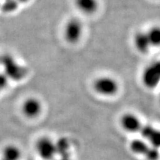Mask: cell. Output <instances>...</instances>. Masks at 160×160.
Listing matches in <instances>:
<instances>
[{"mask_svg":"<svg viewBox=\"0 0 160 160\" xmlns=\"http://www.w3.org/2000/svg\"><path fill=\"white\" fill-rule=\"evenodd\" d=\"M2 158L5 160H19L21 158V150L14 145H6L2 152Z\"/></svg>","mask_w":160,"mask_h":160,"instance_id":"11","label":"cell"},{"mask_svg":"<svg viewBox=\"0 0 160 160\" xmlns=\"http://www.w3.org/2000/svg\"><path fill=\"white\" fill-rule=\"evenodd\" d=\"M142 81L145 86L154 88L160 82V61H156L148 66L143 72Z\"/></svg>","mask_w":160,"mask_h":160,"instance_id":"2","label":"cell"},{"mask_svg":"<svg viewBox=\"0 0 160 160\" xmlns=\"http://www.w3.org/2000/svg\"><path fill=\"white\" fill-rule=\"evenodd\" d=\"M75 4L82 12L92 14L98 9L97 0H75Z\"/></svg>","mask_w":160,"mask_h":160,"instance_id":"10","label":"cell"},{"mask_svg":"<svg viewBox=\"0 0 160 160\" xmlns=\"http://www.w3.org/2000/svg\"><path fill=\"white\" fill-rule=\"evenodd\" d=\"M134 43H135L136 48L138 50L139 52L141 53H146L151 47L146 32L137 33L134 37Z\"/></svg>","mask_w":160,"mask_h":160,"instance_id":"9","label":"cell"},{"mask_svg":"<svg viewBox=\"0 0 160 160\" xmlns=\"http://www.w3.org/2000/svg\"><path fill=\"white\" fill-rule=\"evenodd\" d=\"M82 23L77 19L69 21L65 27V38L70 43H75L80 39L82 35Z\"/></svg>","mask_w":160,"mask_h":160,"instance_id":"4","label":"cell"},{"mask_svg":"<svg viewBox=\"0 0 160 160\" xmlns=\"http://www.w3.org/2000/svg\"><path fill=\"white\" fill-rule=\"evenodd\" d=\"M17 2H14V1H12V0H9L8 2H7L6 4L4 5V10L6 12H12V11L15 10L17 8Z\"/></svg>","mask_w":160,"mask_h":160,"instance_id":"16","label":"cell"},{"mask_svg":"<svg viewBox=\"0 0 160 160\" xmlns=\"http://www.w3.org/2000/svg\"><path fill=\"white\" fill-rule=\"evenodd\" d=\"M93 87L97 93L103 96H113L118 90L117 81L110 77H100L95 80Z\"/></svg>","mask_w":160,"mask_h":160,"instance_id":"1","label":"cell"},{"mask_svg":"<svg viewBox=\"0 0 160 160\" xmlns=\"http://www.w3.org/2000/svg\"><path fill=\"white\" fill-rule=\"evenodd\" d=\"M36 149L38 154L44 160H52L57 154L55 143L48 137L40 138L36 143Z\"/></svg>","mask_w":160,"mask_h":160,"instance_id":"3","label":"cell"},{"mask_svg":"<svg viewBox=\"0 0 160 160\" xmlns=\"http://www.w3.org/2000/svg\"><path fill=\"white\" fill-rule=\"evenodd\" d=\"M130 148L131 150L136 154H143V155H145L150 149L149 145L145 141L140 139L133 140L130 144Z\"/></svg>","mask_w":160,"mask_h":160,"instance_id":"13","label":"cell"},{"mask_svg":"<svg viewBox=\"0 0 160 160\" xmlns=\"http://www.w3.org/2000/svg\"><path fill=\"white\" fill-rule=\"evenodd\" d=\"M146 33L150 40V45L154 47H160V26H153Z\"/></svg>","mask_w":160,"mask_h":160,"instance_id":"14","label":"cell"},{"mask_svg":"<svg viewBox=\"0 0 160 160\" xmlns=\"http://www.w3.org/2000/svg\"><path fill=\"white\" fill-rule=\"evenodd\" d=\"M1 160H5V159H3V158H2V159H1Z\"/></svg>","mask_w":160,"mask_h":160,"instance_id":"20","label":"cell"},{"mask_svg":"<svg viewBox=\"0 0 160 160\" xmlns=\"http://www.w3.org/2000/svg\"><path fill=\"white\" fill-rule=\"evenodd\" d=\"M141 136L147 139L151 144L152 147L156 149L160 147V131L154 128L150 125H145L141 129Z\"/></svg>","mask_w":160,"mask_h":160,"instance_id":"7","label":"cell"},{"mask_svg":"<svg viewBox=\"0 0 160 160\" xmlns=\"http://www.w3.org/2000/svg\"><path fill=\"white\" fill-rule=\"evenodd\" d=\"M121 125H122V128L124 129L127 132H140L142 128L141 123V121L137 116L135 114L128 113L122 116L121 118Z\"/></svg>","mask_w":160,"mask_h":160,"instance_id":"5","label":"cell"},{"mask_svg":"<svg viewBox=\"0 0 160 160\" xmlns=\"http://www.w3.org/2000/svg\"><path fill=\"white\" fill-rule=\"evenodd\" d=\"M4 64L6 70L8 74L15 79H19L21 78L25 74V71L22 67H20L19 65H17L14 62L12 58L10 57H4Z\"/></svg>","mask_w":160,"mask_h":160,"instance_id":"8","label":"cell"},{"mask_svg":"<svg viewBox=\"0 0 160 160\" xmlns=\"http://www.w3.org/2000/svg\"><path fill=\"white\" fill-rule=\"evenodd\" d=\"M58 160H71L70 157H61Z\"/></svg>","mask_w":160,"mask_h":160,"instance_id":"18","label":"cell"},{"mask_svg":"<svg viewBox=\"0 0 160 160\" xmlns=\"http://www.w3.org/2000/svg\"><path fill=\"white\" fill-rule=\"evenodd\" d=\"M145 156L148 160H158L159 158V152H158V149H156V148L150 147Z\"/></svg>","mask_w":160,"mask_h":160,"instance_id":"15","label":"cell"},{"mask_svg":"<svg viewBox=\"0 0 160 160\" xmlns=\"http://www.w3.org/2000/svg\"><path fill=\"white\" fill-rule=\"evenodd\" d=\"M18 1H20V2H27V1H29V0H18Z\"/></svg>","mask_w":160,"mask_h":160,"instance_id":"19","label":"cell"},{"mask_svg":"<svg viewBox=\"0 0 160 160\" xmlns=\"http://www.w3.org/2000/svg\"><path fill=\"white\" fill-rule=\"evenodd\" d=\"M42 110V105L36 98H28L22 104V112L28 118H35L40 114Z\"/></svg>","mask_w":160,"mask_h":160,"instance_id":"6","label":"cell"},{"mask_svg":"<svg viewBox=\"0 0 160 160\" xmlns=\"http://www.w3.org/2000/svg\"><path fill=\"white\" fill-rule=\"evenodd\" d=\"M57 154L60 157H70V143L65 137H61L55 142Z\"/></svg>","mask_w":160,"mask_h":160,"instance_id":"12","label":"cell"},{"mask_svg":"<svg viewBox=\"0 0 160 160\" xmlns=\"http://www.w3.org/2000/svg\"><path fill=\"white\" fill-rule=\"evenodd\" d=\"M7 84L6 76L0 74V88H4Z\"/></svg>","mask_w":160,"mask_h":160,"instance_id":"17","label":"cell"}]
</instances>
